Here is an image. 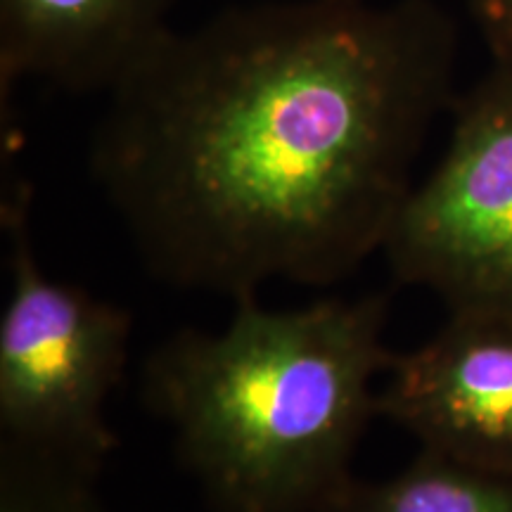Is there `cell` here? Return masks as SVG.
Here are the masks:
<instances>
[{
  "instance_id": "obj_1",
  "label": "cell",
  "mask_w": 512,
  "mask_h": 512,
  "mask_svg": "<svg viewBox=\"0 0 512 512\" xmlns=\"http://www.w3.org/2000/svg\"><path fill=\"white\" fill-rule=\"evenodd\" d=\"M427 0H278L169 27L107 91L91 169L155 278L252 297L382 252L451 83Z\"/></svg>"
},
{
  "instance_id": "obj_2",
  "label": "cell",
  "mask_w": 512,
  "mask_h": 512,
  "mask_svg": "<svg viewBox=\"0 0 512 512\" xmlns=\"http://www.w3.org/2000/svg\"><path fill=\"white\" fill-rule=\"evenodd\" d=\"M382 294L275 311L235 299L221 332L183 330L147 356L143 401L214 512H323L394 354Z\"/></svg>"
},
{
  "instance_id": "obj_4",
  "label": "cell",
  "mask_w": 512,
  "mask_h": 512,
  "mask_svg": "<svg viewBox=\"0 0 512 512\" xmlns=\"http://www.w3.org/2000/svg\"><path fill=\"white\" fill-rule=\"evenodd\" d=\"M399 283L448 311L512 316V72L494 67L460 102L451 138L413 183L382 247Z\"/></svg>"
},
{
  "instance_id": "obj_9",
  "label": "cell",
  "mask_w": 512,
  "mask_h": 512,
  "mask_svg": "<svg viewBox=\"0 0 512 512\" xmlns=\"http://www.w3.org/2000/svg\"><path fill=\"white\" fill-rule=\"evenodd\" d=\"M494 67L512 72V0H467Z\"/></svg>"
},
{
  "instance_id": "obj_6",
  "label": "cell",
  "mask_w": 512,
  "mask_h": 512,
  "mask_svg": "<svg viewBox=\"0 0 512 512\" xmlns=\"http://www.w3.org/2000/svg\"><path fill=\"white\" fill-rule=\"evenodd\" d=\"M176 0H0V83L110 91L171 27Z\"/></svg>"
},
{
  "instance_id": "obj_5",
  "label": "cell",
  "mask_w": 512,
  "mask_h": 512,
  "mask_svg": "<svg viewBox=\"0 0 512 512\" xmlns=\"http://www.w3.org/2000/svg\"><path fill=\"white\" fill-rule=\"evenodd\" d=\"M375 411L422 451L512 477V316L448 311L425 344L394 354Z\"/></svg>"
},
{
  "instance_id": "obj_7",
  "label": "cell",
  "mask_w": 512,
  "mask_h": 512,
  "mask_svg": "<svg viewBox=\"0 0 512 512\" xmlns=\"http://www.w3.org/2000/svg\"><path fill=\"white\" fill-rule=\"evenodd\" d=\"M323 512H512V477L420 448L392 477H351Z\"/></svg>"
},
{
  "instance_id": "obj_8",
  "label": "cell",
  "mask_w": 512,
  "mask_h": 512,
  "mask_svg": "<svg viewBox=\"0 0 512 512\" xmlns=\"http://www.w3.org/2000/svg\"><path fill=\"white\" fill-rule=\"evenodd\" d=\"M102 472L46 453L0 444V512H112Z\"/></svg>"
},
{
  "instance_id": "obj_3",
  "label": "cell",
  "mask_w": 512,
  "mask_h": 512,
  "mask_svg": "<svg viewBox=\"0 0 512 512\" xmlns=\"http://www.w3.org/2000/svg\"><path fill=\"white\" fill-rule=\"evenodd\" d=\"M29 185L3 192L8 302L0 316V444L102 472L119 439L107 403L131 349L124 306L60 283L38 266L29 228Z\"/></svg>"
}]
</instances>
